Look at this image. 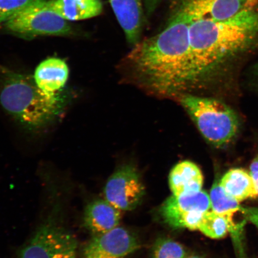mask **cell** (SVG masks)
Wrapping results in <instances>:
<instances>
[{
	"mask_svg": "<svg viewBox=\"0 0 258 258\" xmlns=\"http://www.w3.org/2000/svg\"><path fill=\"white\" fill-rule=\"evenodd\" d=\"M164 30L137 43L128 62L148 88L173 95L195 85L189 37L191 19L177 9Z\"/></svg>",
	"mask_w": 258,
	"mask_h": 258,
	"instance_id": "1",
	"label": "cell"
},
{
	"mask_svg": "<svg viewBox=\"0 0 258 258\" xmlns=\"http://www.w3.org/2000/svg\"><path fill=\"white\" fill-rule=\"evenodd\" d=\"M227 20L190 22V54L195 85L217 75L258 43V6Z\"/></svg>",
	"mask_w": 258,
	"mask_h": 258,
	"instance_id": "2",
	"label": "cell"
},
{
	"mask_svg": "<svg viewBox=\"0 0 258 258\" xmlns=\"http://www.w3.org/2000/svg\"><path fill=\"white\" fill-rule=\"evenodd\" d=\"M67 102L62 92L48 94L38 88L33 77L0 66V104L29 130H40L52 123Z\"/></svg>",
	"mask_w": 258,
	"mask_h": 258,
	"instance_id": "3",
	"label": "cell"
},
{
	"mask_svg": "<svg viewBox=\"0 0 258 258\" xmlns=\"http://www.w3.org/2000/svg\"><path fill=\"white\" fill-rule=\"evenodd\" d=\"M180 102L202 136L213 146L224 147L237 136L239 118L225 103L188 94L180 96Z\"/></svg>",
	"mask_w": 258,
	"mask_h": 258,
	"instance_id": "4",
	"label": "cell"
},
{
	"mask_svg": "<svg viewBox=\"0 0 258 258\" xmlns=\"http://www.w3.org/2000/svg\"><path fill=\"white\" fill-rule=\"evenodd\" d=\"M5 26L12 33L26 38L64 36L72 34L69 21L51 10L48 0H29Z\"/></svg>",
	"mask_w": 258,
	"mask_h": 258,
	"instance_id": "5",
	"label": "cell"
},
{
	"mask_svg": "<svg viewBox=\"0 0 258 258\" xmlns=\"http://www.w3.org/2000/svg\"><path fill=\"white\" fill-rule=\"evenodd\" d=\"M76 238L54 224L42 226L20 251L19 258H77Z\"/></svg>",
	"mask_w": 258,
	"mask_h": 258,
	"instance_id": "6",
	"label": "cell"
},
{
	"mask_svg": "<svg viewBox=\"0 0 258 258\" xmlns=\"http://www.w3.org/2000/svg\"><path fill=\"white\" fill-rule=\"evenodd\" d=\"M210 209V196L202 190L195 195L169 197L161 205L160 212L171 227L198 230L203 215Z\"/></svg>",
	"mask_w": 258,
	"mask_h": 258,
	"instance_id": "7",
	"label": "cell"
},
{
	"mask_svg": "<svg viewBox=\"0 0 258 258\" xmlns=\"http://www.w3.org/2000/svg\"><path fill=\"white\" fill-rule=\"evenodd\" d=\"M145 186L134 166L125 165L109 177L104 188L106 201L120 211H132L145 195Z\"/></svg>",
	"mask_w": 258,
	"mask_h": 258,
	"instance_id": "8",
	"label": "cell"
},
{
	"mask_svg": "<svg viewBox=\"0 0 258 258\" xmlns=\"http://www.w3.org/2000/svg\"><path fill=\"white\" fill-rule=\"evenodd\" d=\"M140 247V241L135 235L117 227L95 235L84 247L81 258H124Z\"/></svg>",
	"mask_w": 258,
	"mask_h": 258,
	"instance_id": "9",
	"label": "cell"
},
{
	"mask_svg": "<svg viewBox=\"0 0 258 258\" xmlns=\"http://www.w3.org/2000/svg\"><path fill=\"white\" fill-rule=\"evenodd\" d=\"M257 3V0H180L178 9L191 21L205 19L221 21Z\"/></svg>",
	"mask_w": 258,
	"mask_h": 258,
	"instance_id": "10",
	"label": "cell"
},
{
	"mask_svg": "<svg viewBox=\"0 0 258 258\" xmlns=\"http://www.w3.org/2000/svg\"><path fill=\"white\" fill-rule=\"evenodd\" d=\"M109 2L128 43L135 46L140 42L143 29V0H109Z\"/></svg>",
	"mask_w": 258,
	"mask_h": 258,
	"instance_id": "11",
	"label": "cell"
},
{
	"mask_svg": "<svg viewBox=\"0 0 258 258\" xmlns=\"http://www.w3.org/2000/svg\"><path fill=\"white\" fill-rule=\"evenodd\" d=\"M212 211L224 215L227 218L229 233L238 247H241L240 237L246 222L238 221V215H243V207L236 200L231 198L224 191L220 183L215 182L210 193Z\"/></svg>",
	"mask_w": 258,
	"mask_h": 258,
	"instance_id": "12",
	"label": "cell"
},
{
	"mask_svg": "<svg viewBox=\"0 0 258 258\" xmlns=\"http://www.w3.org/2000/svg\"><path fill=\"white\" fill-rule=\"evenodd\" d=\"M121 217L120 210L106 200H96L86 206L84 225L95 235H100L118 227Z\"/></svg>",
	"mask_w": 258,
	"mask_h": 258,
	"instance_id": "13",
	"label": "cell"
},
{
	"mask_svg": "<svg viewBox=\"0 0 258 258\" xmlns=\"http://www.w3.org/2000/svg\"><path fill=\"white\" fill-rule=\"evenodd\" d=\"M69 77V68L66 61L49 57L42 61L35 69L33 78L41 90L48 94L62 92Z\"/></svg>",
	"mask_w": 258,
	"mask_h": 258,
	"instance_id": "14",
	"label": "cell"
},
{
	"mask_svg": "<svg viewBox=\"0 0 258 258\" xmlns=\"http://www.w3.org/2000/svg\"><path fill=\"white\" fill-rule=\"evenodd\" d=\"M204 182L203 173L198 165L185 160L177 163L169 176L170 188L176 196L196 195L202 190Z\"/></svg>",
	"mask_w": 258,
	"mask_h": 258,
	"instance_id": "15",
	"label": "cell"
},
{
	"mask_svg": "<svg viewBox=\"0 0 258 258\" xmlns=\"http://www.w3.org/2000/svg\"><path fill=\"white\" fill-rule=\"evenodd\" d=\"M48 6L67 21L85 20L101 14V0H48Z\"/></svg>",
	"mask_w": 258,
	"mask_h": 258,
	"instance_id": "16",
	"label": "cell"
},
{
	"mask_svg": "<svg viewBox=\"0 0 258 258\" xmlns=\"http://www.w3.org/2000/svg\"><path fill=\"white\" fill-rule=\"evenodd\" d=\"M219 183L228 195L241 202L247 199H256L257 193L250 172L241 168L228 170Z\"/></svg>",
	"mask_w": 258,
	"mask_h": 258,
	"instance_id": "17",
	"label": "cell"
},
{
	"mask_svg": "<svg viewBox=\"0 0 258 258\" xmlns=\"http://www.w3.org/2000/svg\"><path fill=\"white\" fill-rule=\"evenodd\" d=\"M198 230L213 239H220L229 233L228 222L224 215L209 211L203 215Z\"/></svg>",
	"mask_w": 258,
	"mask_h": 258,
	"instance_id": "18",
	"label": "cell"
},
{
	"mask_svg": "<svg viewBox=\"0 0 258 258\" xmlns=\"http://www.w3.org/2000/svg\"><path fill=\"white\" fill-rule=\"evenodd\" d=\"M153 258H186L189 256L185 248L170 238H159L153 248Z\"/></svg>",
	"mask_w": 258,
	"mask_h": 258,
	"instance_id": "19",
	"label": "cell"
},
{
	"mask_svg": "<svg viewBox=\"0 0 258 258\" xmlns=\"http://www.w3.org/2000/svg\"><path fill=\"white\" fill-rule=\"evenodd\" d=\"M29 0H0V25L5 24L10 18L27 4Z\"/></svg>",
	"mask_w": 258,
	"mask_h": 258,
	"instance_id": "20",
	"label": "cell"
},
{
	"mask_svg": "<svg viewBox=\"0 0 258 258\" xmlns=\"http://www.w3.org/2000/svg\"><path fill=\"white\" fill-rule=\"evenodd\" d=\"M243 212L247 220L258 228V208H243Z\"/></svg>",
	"mask_w": 258,
	"mask_h": 258,
	"instance_id": "21",
	"label": "cell"
},
{
	"mask_svg": "<svg viewBox=\"0 0 258 258\" xmlns=\"http://www.w3.org/2000/svg\"><path fill=\"white\" fill-rule=\"evenodd\" d=\"M161 1V0H143L144 9L147 15L152 14Z\"/></svg>",
	"mask_w": 258,
	"mask_h": 258,
	"instance_id": "22",
	"label": "cell"
},
{
	"mask_svg": "<svg viewBox=\"0 0 258 258\" xmlns=\"http://www.w3.org/2000/svg\"><path fill=\"white\" fill-rule=\"evenodd\" d=\"M258 172V156L251 162L250 166V173Z\"/></svg>",
	"mask_w": 258,
	"mask_h": 258,
	"instance_id": "23",
	"label": "cell"
},
{
	"mask_svg": "<svg viewBox=\"0 0 258 258\" xmlns=\"http://www.w3.org/2000/svg\"><path fill=\"white\" fill-rule=\"evenodd\" d=\"M251 177L253 180L254 186H255L256 191L257 193L256 199H258V172L250 173Z\"/></svg>",
	"mask_w": 258,
	"mask_h": 258,
	"instance_id": "24",
	"label": "cell"
},
{
	"mask_svg": "<svg viewBox=\"0 0 258 258\" xmlns=\"http://www.w3.org/2000/svg\"><path fill=\"white\" fill-rule=\"evenodd\" d=\"M186 258H203V257L198 256V255H189Z\"/></svg>",
	"mask_w": 258,
	"mask_h": 258,
	"instance_id": "25",
	"label": "cell"
},
{
	"mask_svg": "<svg viewBox=\"0 0 258 258\" xmlns=\"http://www.w3.org/2000/svg\"><path fill=\"white\" fill-rule=\"evenodd\" d=\"M257 75H258V66H257Z\"/></svg>",
	"mask_w": 258,
	"mask_h": 258,
	"instance_id": "26",
	"label": "cell"
}]
</instances>
